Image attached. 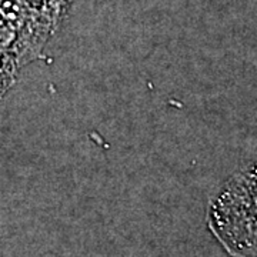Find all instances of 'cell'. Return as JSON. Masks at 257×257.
<instances>
[{"label": "cell", "mask_w": 257, "mask_h": 257, "mask_svg": "<svg viewBox=\"0 0 257 257\" xmlns=\"http://www.w3.org/2000/svg\"><path fill=\"white\" fill-rule=\"evenodd\" d=\"M50 2H52V5H53V8H55L56 13H60V10L63 9L69 0H50Z\"/></svg>", "instance_id": "6da1fadb"}]
</instances>
